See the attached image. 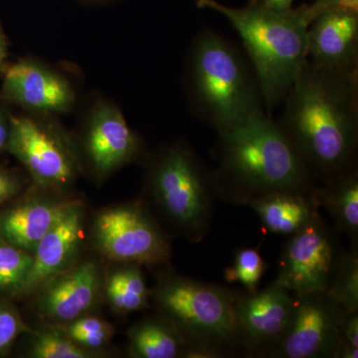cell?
Segmentation results:
<instances>
[{"label": "cell", "instance_id": "cell-22", "mask_svg": "<svg viewBox=\"0 0 358 358\" xmlns=\"http://www.w3.org/2000/svg\"><path fill=\"white\" fill-rule=\"evenodd\" d=\"M326 292L346 312L358 310V250H339Z\"/></svg>", "mask_w": 358, "mask_h": 358}, {"label": "cell", "instance_id": "cell-32", "mask_svg": "<svg viewBox=\"0 0 358 358\" xmlns=\"http://www.w3.org/2000/svg\"><path fill=\"white\" fill-rule=\"evenodd\" d=\"M262 1L273 8L284 10V9L291 8L294 0H262Z\"/></svg>", "mask_w": 358, "mask_h": 358}, {"label": "cell", "instance_id": "cell-18", "mask_svg": "<svg viewBox=\"0 0 358 358\" xmlns=\"http://www.w3.org/2000/svg\"><path fill=\"white\" fill-rule=\"evenodd\" d=\"M273 234L291 236L301 230L319 211L317 195L296 192H274L247 202Z\"/></svg>", "mask_w": 358, "mask_h": 358}, {"label": "cell", "instance_id": "cell-9", "mask_svg": "<svg viewBox=\"0 0 358 358\" xmlns=\"http://www.w3.org/2000/svg\"><path fill=\"white\" fill-rule=\"evenodd\" d=\"M289 237L275 282L292 294L326 292L341 249L336 234L317 211Z\"/></svg>", "mask_w": 358, "mask_h": 358}, {"label": "cell", "instance_id": "cell-30", "mask_svg": "<svg viewBox=\"0 0 358 358\" xmlns=\"http://www.w3.org/2000/svg\"><path fill=\"white\" fill-rule=\"evenodd\" d=\"M18 189H20V185L15 178L0 171V203L13 197Z\"/></svg>", "mask_w": 358, "mask_h": 358}, {"label": "cell", "instance_id": "cell-31", "mask_svg": "<svg viewBox=\"0 0 358 358\" xmlns=\"http://www.w3.org/2000/svg\"><path fill=\"white\" fill-rule=\"evenodd\" d=\"M10 134V121L0 113V152L6 148Z\"/></svg>", "mask_w": 358, "mask_h": 358}, {"label": "cell", "instance_id": "cell-3", "mask_svg": "<svg viewBox=\"0 0 358 358\" xmlns=\"http://www.w3.org/2000/svg\"><path fill=\"white\" fill-rule=\"evenodd\" d=\"M199 8L223 15L242 39L268 115L284 102L308 60V28L312 23L308 4L275 9L262 0L244 7L224 6L216 0H196Z\"/></svg>", "mask_w": 358, "mask_h": 358}, {"label": "cell", "instance_id": "cell-8", "mask_svg": "<svg viewBox=\"0 0 358 358\" xmlns=\"http://www.w3.org/2000/svg\"><path fill=\"white\" fill-rule=\"evenodd\" d=\"M294 310L271 358H336L343 310L327 292L292 294Z\"/></svg>", "mask_w": 358, "mask_h": 358}, {"label": "cell", "instance_id": "cell-29", "mask_svg": "<svg viewBox=\"0 0 358 358\" xmlns=\"http://www.w3.org/2000/svg\"><path fill=\"white\" fill-rule=\"evenodd\" d=\"M308 8L313 22L320 14L331 11L358 14V0H313Z\"/></svg>", "mask_w": 358, "mask_h": 358}, {"label": "cell", "instance_id": "cell-28", "mask_svg": "<svg viewBox=\"0 0 358 358\" xmlns=\"http://www.w3.org/2000/svg\"><path fill=\"white\" fill-rule=\"evenodd\" d=\"M25 329L17 313L6 306L0 305V352L8 350Z\"/></svg>", "mask_w": 358, "mask_h": 358}, {"label": "cell", "instance_id": "cell-4", "mask_svg": "<svg viewBox=\"0 0 358 358\" xmlns=\"http://www.w3.org/2000/svg\"><path fill=\"white\" fill-rule=\"evenodd\" d=\"M188 77L195 110L218 134L267 113L241 52L213 30L205 29L195 39Z\"/></svg>", "mask_w": 358, "mask_h": 358}, {"label": "cell", "instance_id": "cell-10", "mask_svg": "<svg viewBox=\"0 0 358 358\" xmlns=\"http://www.w3.org/2000/svg\"><path fill=\"white\" fill-rule=\"evenodd\" d=\"M293 310V294L277 282L262 291L240 293L236 322L242 352L265 357L286 333Z\"/></svg>", "mask_w": 358, "mask_h": 358}, {"label": "cell", "instance_id": "cell-17", "mask_svg": "<svg viewBox=\"0 0 358 358\" xmlns=\"http://www.w3.org/2000/svg\"><path fill=\"white\" fill-rule=\"evenodd\" d=\"M69 203L33 200L3 212L0 215V240L33 254Z\"/></svg>", "mask_w": 358, "mask_h": 358}, {"label": "cell", "instance_id": "cell-12", "mask_svg": "<svg viewBox=\"0 0 358 358\" xmlns=\"http://www.w3.org/2000/svg\"><path fill=\"white\" fill-rule=\"evenodd\" d=\"M83 232V209L70 201L67 208L33 252L32 267L20 294L38 291L49 280L71 267L79 252Z\"/></svg>", "mask_w": 358, "mask_h": 358}, {"label": "cell", "instance_id": "cell-19", "mask_svg": "<svg viewBox=\"0 0 358 358\" xmlns=\"http://www.w3.org/2000/svg\"><path fill=\"white\" fill-rule=\"evenodd\" d=\"M315 195L334 219L336 229L348 238L352 250H358L357 169L322 181Z\"/></svg>", "mask_w": 358, "mask_h": 358}, {"label": "cell", "instance_id": "cell-14", "mask_svg": "<svg viewBox=\"0 0 358 358\" xmlns=\"http://www.w3.org/2000/svg\"><path fill=\"white\" fill-rule=\"evenodd\" d=\"M308 60L327 69L358 71V14L331 11L310 23Z\"/></svg>", "mask_w": 358, "mask_h": 358}, {"label": "cell", "instance_id": "cell-26", "mask_svg": "<svg viewBox=\"0 0 358 358\" xmlns=\"http://www.w3.org/2000/svg\"><path fill=\"white\" fill-rule=\"evenodd\" d=\"M30 357L34 358H89L93 352L81 348L57 329L37 333L30 345Z\"/></svg>", "mask_w": 358, "mask_h": 358}, {"label": "cell", "instance_id": "cell-1", "mask_svg": "<svg viewBox=\"0 0 358 358\" xmlns=\"http://www.w3.org/2000/svg\"><path fill=\"white\" fill-rule=\"evenodd\" d=\"M284 102L277 122L317 181L357 169L358 71L307 60Z\"/></svg>", "mask_w": 358, "mask_h": 358}, {"label": "cell", "instance_id": "cell-15", "mask_svg": "<svg viewBox=\"0 0 358 358\" xmlns=\"http://www.w3.org/2000/svg\"><path fill=\"white\" fill-rule=\"evenodd\" d=\"M140 148L138 136L119 110L109 106L96 110L87 136V150L98 173H110L129 162Z\"/></svg>", "mask_w": 358, "mask_h": 358}, {"label": "cell", "instance_id": "cell-23", "mask_svg": "<svg viewBox=\"0 0 358 358\" xmlns=\"http://www.w3.org/2000/svg\"><path fill=\"white\" fill-rule=\"evenodd\" d=\"M32 263V254L0 240V292L20 294Z\"/></svg>", "mask_w": 358, "mask_h": 358}, {"label": "cell", "instance_id": "cell-2", "mask_svg": "<svg viewBox=\"0 0 358 358\" xmlns=\"http://www.w3.org/2000/svg\"><path fill=\"white\" fill-rule=\"evenodd\" d=\"M213 171L217 196L229 203L274 192L315 194L319 183L277 122L267 113L219 134Z\"/></svg>", "mask_w": 358, "mask_h": 358}, {"label": "cell", "instance_id": "cell-27", "mask_svg": "<svg viewBox=\"0 0 358 358\" xmlns=\"http://www.w3.org/2000/svg\"><path fill=\"white\" fill-rule=\"evenodd\" d=\"M358 357V310L346 312L341 322L336 358Z\"/></svg>", "mask_w": 358, "mask_h": 358}, {"label": "cell", "instance_id": "cell-7", "mask_svg": "<svg viewBox=\"0 0 358 358\" xmlns=\"http://www.w3.org/2000/svg\"><path fill=\"white\" fill-rule=\"evenodd\" d=\"M94 238L103 255L128 265H159L171 257L166 233L141 204L100 212L94 223Z\"/></svg>", "mask_w": 358, "mask_h": 358}, {"label": "cell", "instance_id": "cell-16", "mask_svg": "<svg viewBox=\"0 0 358 358\" xmlns=\"http://www.w3.org/2000/svg\"><path fill=\"white\" fill-rule=\"evenodd\" d=\"M3 90L11 100L35 110H64L72 102L65 81L29 62L16 63L6 70Z\"/></svg>", "mask_w": 358, "mask_h": 358}, {"label": "cell", "instance_id": "cell-11", "mask_svg": "<svg viewBox=\"0 0 358 358\" xmlns=\"http://www.w3.org/2000/svg\"><path fill=\"white\" fill-rule=\"evenodd\" d=\"M7 150L44 186H64L74 176L63 145L47 129L28 117H11Z\"/></svg>", "mask_w": 358, "mask_h": 358}, {"label": "cell", "instance_id": "cell-5", "mask_svg": "<svg viewBox=\"0 0 358 358\" xmlns=\"http://www.w3.org/2000/svg\"><path fill=\"white\" fill-rule=\"evenodd\" d=\"M239 294L232 289L169 273L160 278L152 296L162 315L183 334L187 346L212 348L227 357L241 350L236 322Z\"/></svg>", "mask_w": 358, "mask_h": 358}, {"label": "cell", "instance_id": "cell-21", "mask_svg": "<svg viewBox=\"0 0 358 358\" xmlns=\"http://www.w3.org/2000/svg\"><path fill=\"white\" fill-rule=\"evenodd\" d=\"M106 294L110 306L117 312L128 313L143 310L148 305L152 292L138 265L129 264L110 275Z\"/></svg>", "mask_w": 358, "mask_h": 358}, {"label": "cell", "instance_id": "cell-33", "mask_svg": "<svg viewBox=\"0 0 358 358\" xmlns=\"http://www.w3.org/2000/svg\"><path fill=\"white\" fill-rule=\"evenodd\" d=\"M7 55L6 42L3 34L0 30V71L3 69L4 62H6Z\"/></svg>", "mask_w": 358, "mask_h": 358}, {"label": "cell", "instance_id": "cell-20", "mask_svg": "<svg viewBox=\"0 0 358 358\" xmlns=\"http://www.w3.org/2000/svg\"><path fill=\"white\" fill-rule=\"evenodd\" d=\"M129 350L138 358L183 357L187 346L183 334L171 320L152 317L129 329Z\"/></svg>", "mask_w": 358, "mask_h": 358}, {"label": "cell", "instance_id": "cell-13", "mask_svg": "<svg viewBox=\"0 0 358 358\" xmlns=\"http://www.w3.org/2000/svg\"><path fill=\"white\" fill-rule=\"evenodd\" d=\"M100 289L98 266L85 261L71 266L42 286L38 289L37 308L47 319L64 324L88 313Z\"/></svg>", "mask_w": 358, "mask_h": 358}, {"label": "cell", "instance_id": "cell-25", "mask_svg": "<svg viewBox=\"0 0 358 358\" xmlns=\"http://www.w3.org/2000/svg\"><path fill=\"white\" fill-rule=\"evenodd\" d=\"M267 270L260 252L255 248H241L235 253L234 263L224 271V278L229 282H239L247 293H255Z\"/></svg>", "mask_w": 358, "mask_h": 358}, {"label": "cell", "instance_id": "cell-24", "mask_svg": "<svg viewBox=\"0 0 358 358\" xmlns=\"http://www.w3.org/2000/svg\"><path fill=\"white\" fill-rule=\"evenodd\" d=\"M54 329L64 334L73 343L89 350H98L107 345L113 334L112 327L107 322L86 315L64 324H58Z\"/></svg>", "mask_w": 358, "mask_h": 358}, {"label": "cell", "instance_id": "cell-6", "mask_svg": "<svg viewBox=\"0 0 358 358\" xmlns=\"http://www.w3.org/2000/svg\"><path fill=\"white\" fill-rule=\"evenodd\" d=\"M150 192L162 215L189 241L210 231L217 196L213 171L187 145L166 150L150 173Z\"/></svg>", "mask_w": 358, "mask_h": 358}]
</instances>
